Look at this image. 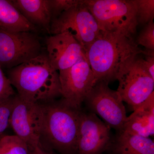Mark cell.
Segmentation results:
<instances>
[{"label":"cell","instance_id":"6da1fadb","mask_svg":"<svg viewBox=\"0 0 154 154\" xmlns=\"http://www.w3.org/2000/svg\"><path fill=\"white\" fill-rule=\"evenodd\" d=\"M8 78L20 98L46 104L61 96L59 74L50 63L46 53L8 70Z\"/></svg>","mask_w":154,"mask_h":154},{"label":"cell","instance_id":"7a4b0ae2","mask_svg":"<svg viewBox=\"0 0 154 154\" xmlns=\"http://www.w3.org/2000/svg\"><path fill=\"white\" fill-rule=\"evenodd\" d=\"M142 51L134 37L102 31L85 52L96 82L109 84L116 79L125 64Z\"/></svg>","mask_w":154,"mask_h":154},{"label":"cell","instance_id":"3957f363","mask_svg":"<svg viewBox=\"0 0 154 154\" xmlns=\"http://www.w3.org/2000/svg\"><path fill=\"white\" fill-rule=\"evenodd\" d=\"M43 119L40 143L58 154H76L80 113L62 99L41 104Z\"/></svg>","mask_w":154,"mask_h":154},{"label":"cell","instance_id":"277c9868","mask_svg":"<svg viewBox=\"0 0 154 154\" xmlns=\"http://www.w3.org/2000/svg\"><path fill=\"white\" fill-rule=\"evenodd\" d=\"M103 32L134 37L138 26L134 0H82Z\"/></svg>","mask_w":154,"mask_h":154},{"label":"cell","instance_id":"5b68a950","mask_svg":"<svg viewBox=\"0 0 154 154\" xmlns=\"http://www.w3.org/2000/svg\"><path fill=\"white\" fill-rule=\"evenodd\" d=\"M101 32L96 19L82 0L53 19L50 30L53 35L63 32L70 33L85 51Z\"/></svg>","mask_w":154,"mask_h":154},{"label":"cell","instance_id":"8992f818","mask_svg":"<svg viewBox=\"0 0 154 154\" xmlns=\"http://www.w3.org/2000/svg\"><path fill=\"white\" fill-rule=\"evenodd\" d=\"M138 55L125 64L119 72L117 92L133 110L154 93V79L144 68Z\"/></svg>","mask_w":154,"mask_h":154},{"label":"cell","instance_id":"52a82bcc","mask_svg":"<svg viewBox=\"0 0 154 154\" xmlns=\"http://www.w3.org/2000/svg\"><path fill=\"white\" fill-rule=\"evenodd\" d=\"M90 112L102 118V121L117 132L123 130L128 116L123 102L117 91L108 83H96L85 100Z\"/></svg>","mask_w":154,"mask_h":154},{"label":"cell","instance_id":"ba28073f","mask_svg":"<svg viewBox=\"0 0 154 154\" xmlns=\"http://www.w3.org/2000/svg\"><path fill=\"white\" fill-rule=\"evenodd\" d=\"M40 41L31 31L11 32L0 28V66L9 69L38 56Z\"/></svg>","mask_w":154,"mask_h":154},{"label":"cell","instance_id":"9c48e42d","mask_svg":"<svg viewBox=\"0 0 154 154\" xmlns=\"http://www.w3.org/2000/svg\"><path fill=\"white\" fill-rule=\"evenodd\" d=\"M42 119L41 104L24 100L17 94L14 96L10 126L30 148L40 145Z\"/></svg>","mask_w":154,"mask_h":154},{"label":"cell","instance_id":"30bf717a","mask_svg":"<svg viewBox=\"0 0 154 154\" xmlns=\"http://www.w3.org/2000/svg\"><path fill=\"white\" fill-rule=\"evenodd\" d=\"M62 99L73 108L81 110V106L96 85V79L86 57L70 68L58 72Z\"/></svg>","mask_w":154,"mask_h":154},{"label":"cell","instance_id":"8fae6325","mask_svg":"<svg viewBox=\"0 0 154 154\" xmlns=\"http://www.w3.org/2000/svg\"><path fill=\"white\" fill-rule=\"evenodd\" d=\"M110 127L96 114L81 110L76 154H102L113 139Z\"/></svg>","mask_w":154,"mask_h":154},{"label":"cell","instance_id":"7c38bea8","mask_svg":"<svg viewBox=\"0 0 154 154\" xmlns=\"http://www.w3.org/2000/svg\"><path fill=\"white\" fill-rule=\"evenodd\" d=\"M46 45L50 63L58 72L67 69L86 57L82 46L67 32L49 36L46 39Z\"/></svg>","mask_w":154,"mask_h":154},{"label":"cell","instance_id":"4fadbf2b","mask_svg":"<svg viewBox=\"0 0 154 154\" xmlns=\"http://www.w3.org/2000/svg\"><path fill=\"white\" fill-rule=\"evenodd\" d=\"M133 111L128 116L122 131L145 137H153L154 93Z\"/></svg>","mask_w":154,"mask_h":154},{"label":"cell","instance_id":"5bb4252c","mask_svg":"<svg viewBox=\"0 0 154 154\" xmlns=\"http://www.w3.org/2000/svg\"><path fill=\"white\" fill-rule=\"evenodd\" d=\"M12 2L31 25L50 32L52 18L49 0H12Z\"/></svg>","mask_w":154,"mask_h":154},{"label":"cell","instance_id":"9a60e30c","mask_svg":"<svg viewBox=\"0 0 154 154\" xmlns=\"http://www.w3.org/2000/svg\"><path fill=\"white\" fill-rule=\"evenodd\" d=\"M110 154H154V140L124 131L118 132L109 149Z\"/></svg>","mask_w":154,"mask_h":154},{"label":"cell","instance_id":"2e32d148","mask_svg":"<svg viewBox=\"0 0 154 154\" xmlns=\"http://www.w3.org/2000/svg\"><path fill=\"white\" fill-rule=\"evenodd\" d=\"M0 28L11 32L36 30V27L23 17L12 0H0Z\"/></svg>","mask_w":154,"mask_h":154},{"label":"cell","instance_id":"e0dca14e","mask_svg":"<svg viewBox=\"0 0 154 154\" xmlns=\"http://www.w3.org/2000/svg\"><path fill=\"white\" fill-rule=\"evenodd\" d=\"M30 148L16 135L0 137V154H30Z\"/></svg>","mask_w":154,"mask_h":154},{"label":"cell","instance_id":"ac0fdd59","mask_svg":"<svg viewBox=\"0 0 154 154\" xmlns=\"http://www.w3.org/2000/svg\"><path fill=\"white\" fill-rule=\"evenodd\" d=\"M138 26L145 25L154 17V0H134Z\"/></svg>","mask_w":154,"mask_h":154},{"label":"cell","instance_id":"d6986e66","mask_svg":"<svg viewBox=\"0 0 154 154\" xmlns=\"http://www.w3.org/2000/svg\"><path fill=\"white\" fill-rule=\"evenodd\" d=\"M137 44L143 46L145 49L154 50V23L153 20L145 25L135 39Z\"/></svg>","mask_w":154,"mask_h":154},{"label":"cell","instance_id":"ffe728a7","mask_svg":"<svg viewBox=\"0 0 154 154\" xmlns=\"http://www.w3.org/2000/svg\"><path fill=\"white\" fill-rule=\"evenodd\" d=\"M14 96L0 102V137L5 134L6 130L11 127L10 120Z\"/></svg>","mask_w":154,"mask_h":154},{"label":"cell","instance_id":"44dd1931","mask_svg":"<svg viewBox=\"0 0 154 154\" xmlns=\"http://www.w3.org/2000/svg\"><path fill=\"white\" fill-rule=\"evenodd\" d=\"M80 0H49L52 20L79 2Z\"/></svg>","mask_w":154,"mask_h":154},{"label":"cell","instance_id":"7402d4cb","mask_svg":"<svg viewBox=\"0 0 154 154\" xmlns=\"http://www.w3.org/2000/svg\"><path fill=\"white\" fill-rule=\"evenodd\" d=\"M16 93L8 78L6 76L0 66V102L10 99Z\"/></svg>","mask_w":154,"mask_h":154},{"label":"cell","instance_id":"603a6c76","mask_svg":"<svg viewBox=\"0 0 154 154\" xmlns=\"http://www.w3.org/2000/svg\"><path fill=\"white\" fill-rule=\"evenodd\" d=\"M138 57L144 68L154 79V50H142Z\"/></svg>","mask_w":154,"mask_h":154},{"label":"cell","instance_id":"cb8c5ba5","mask_svg":"<svg viewBox=\"0 0 154 154\" xmlns=\"http://www.w3.org/2000/svg\"><path fill=\"white\" fill-rule=\"evenodd\" d=\"M30 154H56L53 152L45 149L41 146L38 145L30 148Z\"/></svg>","mask_w":154,"mask_h":154}]
</instances>
